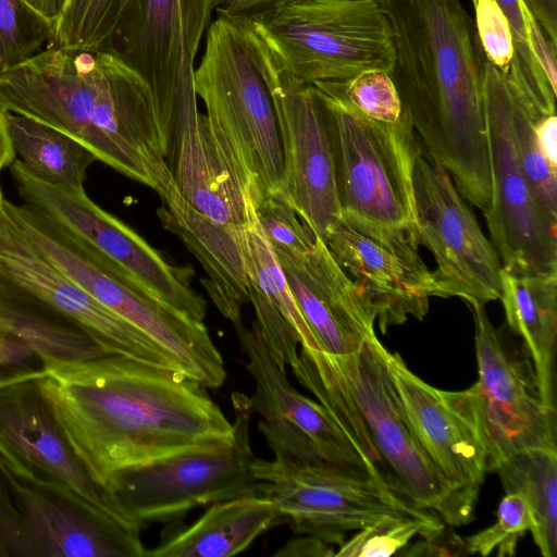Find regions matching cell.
Returning a JSON list of instances; mask_svg holds the SVG:
<instances>
[{
	"mask_svg": "<svg viewBox=\"0 0 557 557\" xmlns=\"http://www.w3.org/2000/svg\"><path fill=\"white\" fill-rule=\"evenodd\" d=\"M41 384L71 444L104 486L117 470L233 432L207 387L174 368L106 355L51 369Z\"/></svg>",
	"mask_w": 557,
	"mask_h": 557,
	"instance_id": "cell-1",
	"label": "cell"
},
{
	"mask_svg": "<svg viewBox=\"0 0 557 557\" xmlns=\"http://www.w3.org/2000/svg\"><path fill=\"white\" fill-rule=\"evenodd\" d=\"M394 35L389 74L422 145L483 213L492 182L484 54L460 0H376Z\"/></svg>",
	"mask_w": 557,
	"mask_h": 557,
	"instance_id": "cell-2",
	"label": "cell"
},
{
	"mask_svg": "<svg viewBox=\"0 0 557 557\" xmlns=\"http://www.w3.org/2000/svg\"><path fill=\"white\" fill-rule=\"evenodd\" d=\"M4 112L70 135L97 160L152 189L169 172L152 92L113 49L52 45L0 74Z\"/></svg>",
	"mask_w": 557,
	"mask_h": 557,
	"instance_id": "cell-3",
	"label": "cell"
},
{
	"mask_svg": "<svg viewBox=\"0 0 557 557\" xmlns=\"http://www.w3.org/2000/svg\"><path fill=\"white\" fill-rule=\"evenodd\" d=\"M293 372L360 455L367 473L445 523H469L474 506L438 471L413 434L377 336L347 355L301 347Z\"/></svg>",
	"mask_w": 557,
	"mask_h": 557,
	"instance_id": "cell-4",
	"label": "cell"
},
{
	"mask_svg": "<svg viewBox=\"0 0 557 557\" xmlns=\"http://www.w3.org/2000/svg\"><path fill=\"white\" fill-rule=\"evenodd\" d=\"M232 18L306 84L347 82L370 70L391 74L395 65L393 28L376 0H293Z\"/></svg>",
	"mask_w": 557,
	"mask_h": 557,
	"instance_id": "cell-5",
	"label": "cell"
},
{
	"mask_svg": "<svg viewBox=\"0 0 557 557\" xmlns=\"http://www.w3.org/2000/svg\"><path fill=\"white\" fill-rule=\"evenodd\" d=\"M218 13V12H216ZM195 70V90L207 117L253 189V200L285 194L282 141L274 104L240 25L218 13L205 35Z\"/></svg>",
	"mask_w": 557,
	"mask_h": 557,
	"instance_id": "cell-6",
	"label": "cell"
},
{
	"mask_svg": "<svg viewBox=\"0 0 557 557\" xmlns=\"http://www.w3.org/2000/svg\"><path fill=\"white\" fill-rule=\"evenodd\" d=\"M7 205L49 260L101 305L154 341L186 375L207 388L224 384V360L203 321L182 314L127 283L38 208L10 200Z\"/></svg>",
	"mask_w": 557,
	"mask_h": 557,
	"instance_id": "cell-7",
	"label": "cell"
},
{
	"mask_svg": "<svg viewBox=\"0 0 557 557\" xmlns=\"http://www.w3.org/2000/svg\"><path fill=\"white\" fill-rule=\"evenodd\" d=\"M314 85L330 113L335 182L342 212L413 228V166L421 143L403 112L395 123L371 120L327 82Z\"/></svg>",
	"mask_w": 557,
	"mask_h": 557,
	"instance_id": "cell-8",
	"label": "cell"
},
{
	"mask_svg": "<svg viewBox=\"0 0 557 557\" xmlns=\"http://www.w3.org/2000/svg\"><path fill=\"white\" fill-rule=\"evenodd\" d=\"M225 440L112 473L106 486L138 523L178 518L194 508L258 493L248 396L232 394Z\"/></svg>",
	"mask_w": 557,
	"mask_h": 557,
	"instance_id": "cell-9",
	"label": "cell"
},
{
	"mask_svg": "<svg viewBox=\"0 0 557 557\" xmlns=\"http://www.w3.org/2000/svg\"><path fill=\"white\" fill-rule=\"evenodd\" d=\"M140 527L0 456V557H143Z\"/></svg>",
	"mask_w": 557,
	"mask_h": 557,
	"instance_id": "cell-10",
	"label": "cell"
},
{
	"mask_svg": "<svg viewBox=\"0 0 557 557\" xmlns=\"http://www.w3.org/2000/svg\"><path fill=\"white\" fill-rule=\"evenodd\" d=\"M258 494L276 507L281 523L295 533L329 544H342L345 533L358 531L385 517L421 521L445 529L434 512L417 507L367 472L320 461L288 466L257 460Z\"/></svg>",
	"mask_w": 557,
	"mask_h": 557,
	"instance_id": "cell-11",
	"label": "cell"
},
{
	"mask_svg": "<svg viewBox=\"0 0 557 557\" xmlns=\"http://www.w3.org/2000/svg\"><path fill=\"white\" fill-rule=\"evenodd\" d=\"M15 189L32 205L88 246L114 273L164 306L203 321L206 301L190 286L194 270L175 267L125 223L97 206L84 188L39 181L18 159L10 165Z\"/></svg>",
	"mask_w": 557,
	"mask_h": 557,
	"instance_id": "cell-12",
	"label": "cell"
},
{
	"mask_svg": "<svg viewBox=\"0 0 557 557\" xmlns=\"http://www.w3.org/2000/svg\"><path fill=\"white\" fill-rule=\"evenodd\" d=\"M240 27L274 104L287 199L300 220L324 242L342 214L326 101L314 85L296 79L260 39Z\"/></svg>",
	"mask_w": 557,
	"mask_h": 557,
	"instance_id": "cell-13",
	"label": "cell"
},
{
	"mask_svg": "<svg viewBox=\"0 0 557 557\" xmlns=\"http://www.w3.org/2000/svg\"><path fill=\"white\" fill-rule=\"evenodd\" d=\"M473 313L478 381L470 389L488 454V471L527 449H557L556 410L543 399L531 356L494 327L485 305L463 299Z\"/></svg>",
	"mask_w": 557,
	"mask_h": 557,
	"instance_id": "cell-14",
	"label": "cell"
},
{
	"mask_svg": "<svg viewBox=\"0 0 557 557\" xmlns=\"http://www.w3.org/2000/svg\"><path fill=\"white\" fill-rule=\"evenodd\" d=\"M483 88L492 182L491 206L483 214L491 242L508 273H557V232L543 219L517 157L511 91L486 59Z\"/></svg>",
	"mask_w": 557,
	"mask_h": 557,
	"instance_id": "cell-15",
	"label": "cell"
},
{
	"mask_svg": "<svg viewBox=\"0 0 557 557\" xmlns=\"http://www.w3.org/2000/svg\"><path fill=\"white\" fill-rule=\"evenodd\" d=\"M414 233L436 261L442 297L500 296V259L446 170L422 147L413 166Z\"/></svg>",
	"mask_w": 557,
	"mask_h": 557,
	"instance_id": "cell-16",
	"label": "cell"
},
{
	"mask_svg": "<svg viewBox=\"0 0 557 557\" xmlns=\"http://www.w3.org/2000/svg\"><path fill=\"white\" fill-rule=\"evenodd\" d=\"M324 243L374 311L380 330L422 320L441 288L419 252L414 228L342 212Z\"/></svg>",
	"mask_w": 557,
	"mask_h": 557,
	"instance_id": "cell-17",
	"label": "cell"
},
{
	"mask_svg": "<svg viewBox=\"0 0 557 557\" xmlns=\"http://www.w3.org/2000/svg\"><path fill=\"white\" fill-rule=\"evenodd\" d=\"M233 325L253 380L250 409L261 417L259 431L274 454L273 460L288 466L326 461L367 472L360 455L327 410L290 384L256 321L250 330L242 319Z\"/></svg>",
	"mask_w": 557,
	"mask_h": 557,
	"instance_id": "cell-18",
	"label": "cell"
},
{
	"mask_svg": "<svg viewBox=\"0 0 557 557\" xmlns=\"http://www.w3.org/2000/svg\"><path fill=\"white\" fill-rule=\"evenodd\" d=\"M219 0H131L113 46L148 84L158 115L197 99L196 54Z\"/></svg>",
	"mask_w": 557,
	"mask_h": 557,
	"instance_id": "cell-19",
	"label": "cell"
},
{
	"mask_svg": "<svg viewBox=\"0 0 557 557\" xmlns=\"http://www.w3.org/2000/svg\"><path fill=\"white\" fill-rule=\"evenodd\" d=\"M0 456L32 478L69 488L120 520L141 525L81 459L44 392L41 376L0 388Z\"/></svg>",
	"mask_w": 557,
	"mask_h": 557,
	"instance_id": "cell-20",
	"label": "cell"
},
{
	"mask_svg": "<svg viewBox=\"0 0 557 557\" xmlns=\"http://www.w3.org/2000/svg\"><path fill=\"white\" fill-rule=\"evenodd\" d=\"M0 273L76 322L106 354L181 370L154 341L101 305L49 260L16 222L3 196Z\"/></svg>",
	"mask_w": 557,
	"mask_h": 557,
	"instance_id": "cell-21",
	"label": "cell"
},
{
	"mask_svg": "<svg viewBox=\"0 0 557 557\" xmlns=\"http://www.w3.org/2000/svg\"><path fill=\"white\" fill-rule=\"evenodd\" d=\"M388 364L409 425L445 479L475 506L488 454L479 412L470 389L436 388L387 350Z\"/></svg>",
	"mask_w": 557,
	"mask_h": 557,
	"instance_id": "cell-22",
	"label": "cell"
},
{
	"mask_svg": "<svg viewBox=\"0 0 557 557\" xmlns=\"http://www.w3.org/2000/svg\"><path fill=\"white\" fill-rule=\"evenodd\" d=\"M276 257L321 351L347 355L376 336L374 311L322 238L301 256Z\"/></svg>",
	"mask_w": 557,
	"mask_h": 557,
	"instance_id": "cell-23",
	"label": "cell"
},
{
	"mask_svg": "<svg viewBox=\"0 0 557 557\" xmlns=\"http://www.w3.org/2000/svg\"><path fill=\"white\" fill-rule=\"evenodd\" d=\"M162 206L157 210L163 226L177 235L197 258L208 277L202 280L218 310L232 323L242 319L249 302V281L238 239V225L212 221L181 194L173 176L156 189Z\"/></svg>",
	"mask_w": 557,
	"mask_h": 557,
	"instance_id": "cell-24",
	"label": "cell"
},
{
	"mask_svg": "<svg viewBox=\"0 0 557 557\" xmlns=\"http://www.w3.org/2000/svg\"><path fill=\"white\" fill-rule=\"evenodd\" d=\"M281 523L274 504L255 493L211 504L187 527L163 536L147 557H226L248 548L269 529Z\"/></svg>",
	"mask_w": 557,
	"mask_h": 557,
	"instance_id": "cell-25",
	"label": "cell"
},
{
	"mask_svg": "<svg viewBox=\"0 0 557 557\" xmlns=\"http://www.w3.org/2000/svg\"><path fill=\"white\" fill-rule=\"evenodd\" d=\"M0 326L36 351L46 372L108 355L76 322L1 273Z\"/></svg>",
	"mask_w": 557,
	"mask_h": 557,
	"instance_id": "cell-26",
	"label": "cell"
},
{
	"mask_svg": "<svg viewBox=\"0 0 557 557\" xmlns=\"http://www.w3.org/2000/svg\"><path fill=\"white\" fill-rule=\"evenodd\" d=\"M499 299L507 325L531 356L544 401L556 410L557 273L518 275L502 270Z\"/></svg>",
	"mask_w": 557,
	"mask_h": 557,
	"instance_id": "cell-27",
	"label": "cell"
},
{
	"mask_svg": "<svg viewBox=\"0 0 557 557\" xmlns=\"http://www.w3.org/2000/svg\"><path fill=\"white\" fill-rule=\"evenodd\" d=\"M1 114L13 150L30 174L53 186L84 188L87 169L97 160L90 150L42 122L10 112Z\"/></svg>",
	"mask_w": 557,
	"mask_h": 557,
	"instance_id": "cell-28",
	"label": "cell"
},
{
	"mask_svg": "<svg viewBox=\"0 0 557 557\" xmlns=\"http://www.w3.org/2000/svg\"><path fill=\"white\" fill-rule=\"evenodd\" d=\"M505 493L520 495L529 509L534 543L544 557L557 553V449H527L496 466Z\"/></svg>",
	"mask_w": 557,
	"mask_h": 557,
	"instance_id": "cell-29",
	"label": "cell"
},
{
	"mask_svg": "<svg viewBox=\"0 0 557 557\" xmlns=\"http://www.w3.org/2000/svg\"><path fill=\"white\" fill-rule=\"evenodd\" d=\"M247 201L246 222L238 225L237 232L248 281L262 292L289 323L300 347L320 350L297 306L284 270L259 224L251 194Z\"/></svg>",
	"mask_w": 557,
	"mask_h": 557,
	"instance_id": "cell-30",
	"label": "cell"
},
{
	"mask_svg": "<svg viewBox=\"0 0 557 557\" xmlns=\"http://www.w3.org/2000/svg\"><path fill=\"white\" fill-rule=\"evenodd\" d=\"M510 91L511 129L519 164L543 219L557 232V164L539 141V119L511 88Z\"/></svg>",
	"mask_w": 557,
	"mask_h": 557,
	"instance_id": "cell-31",
	"label": "cell"
},
{
	"mask_svg": "<svg viewBox=\"0 0 557 557\" xmlns=\"http://www.w3.org/2000/svg\"><path fill=\"white\" fill-rule=\"evenodd\" d=\"M131 0H67L57 23L55 46L109 50Z\"/></svg>",
	"mask_w": 557,
	"mask_h": 557,
	"instance_id": "cell-32",
	"label": "cell"
},
{
	"mask_svg": "<svg viewBox=\"0 0 557 557\" xmlns=\"http://www.w3.org/2000/svg\"><path fill=\"white\" fill-rule=\"evenodd\" d=\"M57 26L26 0H0V74L55 42Z\"/></svg>",
	"mask_w": 557,
	"mask_h": 557,
	"instance_id": "cell-33",
	"label": "cell"
},
{
	"mask_svg": "<svg viewBox=\"0 0 557 557\" xmlns=\"http://www.w3.org/2000/svg\"><path fill=\"white\" fill-rule=\"evenodd\" d=\"M495 1L503 11L512 34L522 83L519 97L535 116L556 114L557 90L549 84L530 49L527 8L522 0Z\"/></svg>",
	"mask_w": 557,
	"mask_h": 557,
	"instance_id": "cell-34",
	"label": "cell"
},
{
	"mask_svg": "<svg viewBox=\"0 0 557 557\" xmlns=\"http://www.w3.org/2000/svg\"><path fill=\"white\" fill-rule=\"evenodd\" d=\"M444 530H436L414 519L385 517L358 530L350 540L341 544L334 556L387 557L405 548L417 535L432 541L442 536Z\"/></svg>",
	"mask_w": 557,
	"mask_h": 557,
	"instance_id": "cell-35",
	"label": "cell"
},
{
	"mask_svg": "<svg viewBox=\"0 0 557 557\" xmlns=\"http://www.w3.org/2000/svg\"><path fill=\"white\" fill-rule=\"evenodd\" d=\"M253 207L276 256H301L312 247L315 234L300 220L285 194L264 195L253 201Z\"/></svg>",
	"mask_w": 557,
	"mask_h": 557,
	"instance_id": "cell-36",
	"label": "cell"
},
{
	"mask_svg": "<svg viewBox=\"0 0 557 557\" xmlns=\"http://www.w3.org/2000/svg\"><path fill=\"white\" fill-rule=\"evenodd\" d=\"M532 519L524 499L517 493H506L498 505L496 521L463 541L466 554L512 557L519 540L531 530Z\"/></svg>",
	"mask_w": 557,
	"mask_h": 557,
	"instance_id": "cell-37",
	"label": "cell"
},
{
	"mask_svg": "<svg viewBox=\"0 0 557 557\" xmlns=\"http://www.w3.org/2000/svg\"><path fill=\"white\" fill-rule=\"evenodd\" d=\"M367 117L395 123L403 115V104L389 73L370 70L347 82H327Z\"/></svg>",
	"mask_w": 557,
	"mask_h": 557,
	"instance_id": "cell-38",
	"label": "cell"
},
{
	"mask_svg": "<svg viewBox=\"0 0 557 557\" xmlns=\"http://www.w3.org/2000/svg\"><path fill=\"white\" fill-rule=\"evenodd\" d=\"M249 302L256 313V323L272 358L283 369L294 367L298 360V338L280 311L249 282Z\"/></svg>",
	"mask_w": 557,
	"mask_h": 557,
	"instance_id": "cell-39",
	"label": "cell"
},
{
	"mask_svg": "<svg viewBox=\"0 0 557 557\" xmlns=\"http://www.w3.org/2000/svg\"><path fill=\"white\" fill-rule=\"evenodd\" d=\"M45 374L41 359L26 343L13 335L0 339V388Z\"/></svg>",
	"mask_w": 557,
	"mask_h": 557,
	"instance_id": "cell-40",
	"label": "cell"
},
{
	"mask_svg": "<svg viewBox=\"0 0 557 557\" xmlns=\"http://www.w3.org/2000/svg\"><path fill=\"white\" fill-rule=\"evenodd\" d=\"M528 38L530 49L541 65L549 84L557 88L556 44L547 38L534 17L527 10ZM557 90V89H556Z\"/></svg>",
	"mask_w": 557,
	"mask_h": 557,
	"instance_id": "cell-41",
	"label": "cell"
},
{
	"mask_svg": "<svg viewBox=\"0 0 557 557\" xmlns=\"http://www.w3.org/2000/svg\"><path fill=\"white\" fill-rule=\"evenodd\" d=\"M549 40L557 45V0H522Z\"/></svg>",
	"mask_w": 557,
	"mask_h": 557,
	"instance_id": "cell-42",
	"label": "cell"
},
{
	"mask_svg": "<svg viewBox=\"0 0 557 557\" xmlns=\"http://www.w3.org/2000/svg\"><path fill=\"white\" fill-rule=\"evenodd\" d=\"M293 0H219L216 12L230 17H247Z\"/></svg>",
	"mask_w": 557,
	"mask_h": 557,
	"instance_id": "cell-43",
	"label": "cell"
},
{
	"mask_svg": "<svg viewBox=\"0 0 557 557\" xmlns=\"http://www.w3.org/2000/svg\"><path fill=\"white\" fill-rule=\"evenodd\" d=\"M330 545L331 544L318 537L305 535L304 539L288 542L275 555L334 556V552L330 549Z\"/></svg>",
	"mask_w": 557,
	"mask_h": 557,
	"instance_id": "cell-44",
	"label": "cell"
},
{
	"mask_svg": "<svg viewBox=\"0 0 557 557\" xmlns=\"http://www.w3.org/2000/svg\"><path fill=\"white\" fill-rule=\"evenodd\" d=\"M539 141L550 159L557 164V117L556 114L543 116L535 121Z\"/></svg>",
	"mask_w": 557,
	"mask_h": 557,
	"instance_id": "cell-45",
	"label": "cell"
},
{
	"mask_svg": "<svg viewBox=\"0 0 557 557\" xmlns=\"http://www.w3.org/2000/svg\"><path fill=\"white\" fill-rule=\"evenodd\" d=\"M36 10L42 13L52 23H57L63 12L67 0H26Z\"/></svg>",
	"mask_w": 557,
	"mask_h": 557,
	"instance_id": "cell-46",
	"label": "cell"
},
{
	"mask_svg": "<svg viewBox=\"0 0 557 557\" xmlns=\"http://www.w3.org/2000/svg\"><path fill=\"white\" fill-rule=\"evenodd\" d=\"M0 160L7 162L9 166L15 160V152L7 135L2 114L0 113Z\"/></svg>",
	"mask_w": 557,
	"mask_h": 557,
	"instance_id": "cell-47",
	"label": "cell"
},
{
	"mask_svg": "<svg viewBox=\"0 0 557 557\" xmlns=\"http://www.w3.org/2000/svg\"><path fill=\"white\" fill-rule=\"evenodd\" d=\"M5 166H9V164H8L7 162H4V161L0 160V173H1V171L3 170V168H5ZM1 196H3V195H2V189H1V187H0V197H1Z\"/></svg>",
	"mask_w": 557,
	"mask_h": 557,
	"instance_id": "cell-48",
	"label": "cell"
},
{
	"mask_svg": "<svg viewBox=\"0 0 557 557\" xmlns=\"http://www.w3.org/2000/svg\"><path fill=\"white\" fill-rule=\"evenodd\" d=\"M10 336V334L0 326V339Z\"/></svg>",
	"mask_w": 557,
	"mask_h": 557,
	"instance_id": "cell-49",
	"label": "cell"
}]
</instances>
